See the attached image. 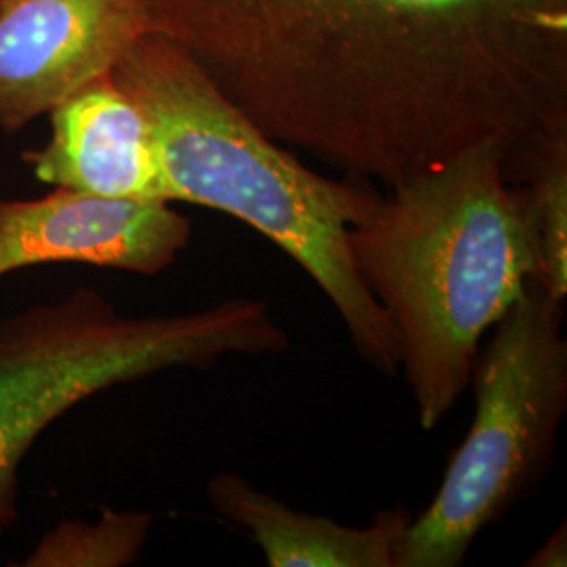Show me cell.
Masks as SVG:
<instances>
[{
	"instance_id": "obj_1",
	"label": "cell",
	"mask_w": 567,
	"mask_h": 567,
	"mask_svg": "<svg viewBox=\"0 0 567 567\" xmlns=\"http://www.w3.org/2000/svg\"><path fill=\"white\" fill-rule=\"evenodd\" d=\"M274 142L398 187L567 128V0H147Z\"/></svg>"
},
{
	"instance_id": "obj_2",
	"label": "cell",
	"mask_w": 567,
	"mask_h": 567,
	"mask_svg": "<svg viewBox=\"0 0 567 567\" xmlns=\"http://www.w3.org/2000/svg\"><path fill=\"white\" fill-rule=\"evenodd\" d=\"M505 156L477 147L391 187L349 231L425 431L463 398L480 344L534 278L526 189L508 182Z\"/></svg>"
},
{
	"instance_id": "obj_3",
	"label": "cell",
	"mask_w": 567,
	"mask_h": 567,
	"mask_svg": "<svg viewBox=\"0 0 567 567\" xmlns=\"http://www.w3.org/2000/svg\"><path fill=\"white\" fill-rule=\"evenodd\" d=\"M112 74L147 118L168 203L219 210L276 244L324 292L365 364L395 377V328L349 248L351 227L381 194L307 168L229 102L182 47L156 32Z\"/></svg>"
},
{
	"instance_id": "obj_4",
	"label": "cell",
	"mask_w": 567,
	"mask_h": 567,
	"mask_svg": "<svg viewBox=\"0 0 567 567\" xmlns=\"http://www.w3.org/2000/svg\"><path fill=\"white\" fill-rule=\"evenodd\" d=\"M290 347L271 309L229 299L189 313L122 316L93 288L0 318V534L20 522V471L42 433L112 386Z\"/></svg>"
},
{
	"instance_id": "obj_5",
	"label": "cell",
	"mask_w": 567,
	"mask_h": 567,
	"mask_svg": "<svg viewBox=\"0 0 567 567\" xmlns=\"http://www.w3.org/2000/svg\"><path fill=\"white\" fill-rule=\"evenodd\" d=\"M480 344L475 414L429 507L412 517L393 567H458L487 527L547 477L567 412L564 303L529 280Z\"/></svg>"
},
{
	"instance_id": "obj_6",
	"label": "cell",
	"mask_w": 567,
	"mask_h": 567,
	"mask_svg": "<svg viewBox=\"0 0 567 567\" xmlns=\"http://www.w3.org/2000/svg\"><path fill=\"white\" fill-rule=\"evenodd\" d=\"M150 32L147 0H0V128L47 116Z\"/></svg>"
},
{
	"instance_id": "obj_7",
	"label": "cell",
	"mask_w": 567,
	"mask_h": 567,
	"mask_svg": "<svg viewBox=\"0 0 567 567\" xmlns=\"http://www.w3.org/2000/svg\"><path fill=\"white\" fill-rule=\"evenodd\" d=\"M189 240V219L164 200L107 198L65 187L32 200H0V278L44 264L158 276Z\"/></svg>"
},
{
	"instance_id": "obj_8",
	"label": "cell",
	"mask_w": 567,
	"mask_h": 567,
	"mask_svg": "<svg viewBox=\"0 0 567 567\" xmlns=\"http://www.w3.org/2000/svg\"><path fill=\"white\" fill-rule=\"evenodd\" d=\"M47 116L49 142L23 154L39 182L107 198L168 203L147 118L112 72L84 84Z\"/></svg>"
},
{
	"instance_id": "obj_9",
	"label": "cell",
	"mask_w": 567,
	"mask_h": 567,
	"mask_svg": "<svg viewBox=\"0 0 567 567\" xmlns=\"http://www.w3.org/2000/svg\"><path fill=\"white\" fill-rule=\"evenodd\" d=\"M206 498L219 517L255 540L269 567H393L412 522L408 508L393 507L368 526H344L295 511L229 471L206 482Z\"/></svg>"
},
{
	"instance_id": "obj_10",
	"label": "cell",
	"mask_w": 567,
	"mask_h": 567,
	"mask_svg": "<svg viewBox=\"0 0 567 567\" xmlns=\"http://www.w3.org/2000/svg\"><path fill=\"white\" fill-rule=\"evenodd\" d=\"M505 175L526 189L534 246V282L548 297H567V128L505 156Z\"/></svg>"
},
{
	"instance_id": "obj_11",
	"label": "cell",
	"mask_w": 567,
	"mask_h": 567,
	"mask_svg": "<svg viewBox=\"0 0 567 567\" xmlns=\"http://www.w3.org/2000/svg\"><path fill=\"white\" fill-rule=\"evenodd\" d=\"M154 515L103 508L97 522L70 519L49 529L23 567H124L135 564L147 543Z\"/></svg>"
},
{
	"instance_id": "obj_12",
	"label": "cell",
	"mask_w": 567,
	"mask_h": 567,
	"mask_svg": "<svg viewBox=\"0 0 567 567\" xmlns=\"http://www.w3.org/2000/svg\"><path fill=\"white\" fill-rule=\"evenodd\" d=\"M527 567H566L567 566V527L566 522L557 527L543 547L538 548L526 561Z\"/></svg>"
}]
</instances>
